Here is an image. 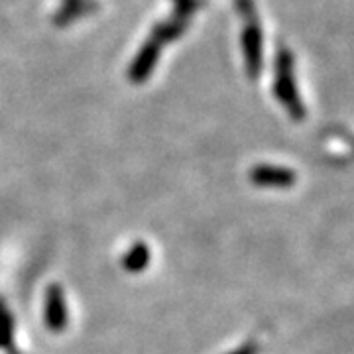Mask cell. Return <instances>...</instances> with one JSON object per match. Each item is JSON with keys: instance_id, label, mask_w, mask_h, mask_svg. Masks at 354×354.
Instances as JSON below:
<instances>
[{"instance_id": "3957f363", "label": "cell", "mask_w": 354, "mask_h": 354, "mask_svg": "<svg viewBox=\"0 0 354 354\" xmlns=\"http://www.w3.org/2000/svg\"><path fill=\"white\" fill-rule=\"evenodd\" d=\"M148 264H150V248H148L144 242H136V244L124 254V258H122L124 270H127V272H132V274L146 270Z\"/></svg>"}, {"instance_id": "277c9868", "label": "cell", "mask_w": 354, "mask_h": 354, "mask_svg": "<svg viewBox=\"0 0 354 354\" xmlns=\"http://www.w3.org/2000/svg\"><path fill=\"white\" fill-rule=\"evenodd\" d=\"M14 339V323L8 307L0 301V348H10Z\"/></svg>"}, {"instance_id": "6da1fadb", "label": "cell", "mask_w": 354, "mask_h": 354, "mask_svg": "<svg viewBox=\"0 0 354 354\" xmlns=\"http://www.w3.org/2000/svg\"><path fill=\"white\" fill-rule=\"evenodd\" d=\"M46 325L53 333H62L67 327V307L64 290L59 286H50L46 293Z\"/></svg>"}, {"instance_id": "7a4b0ae2", "label": "cell", "mask_w": 354, "mask_h": 354, "mask_svg": "<svg viewBox=\"0 0 354 354\" xmlns=\"http://www.w3.org/2000/svg\"><path fill=\"white\" fill-rule=\"evenodd\" d=\"M293 176L286 169L278 167H256L252 171V181L262 187H286L293 183Z\"/></svg>"}, {"instance_id": "5b68a950", "label": "cell", "mask_w": 354, "mask_h": 354, "mask_svg": "<svg viewBox=\"0 0 354 354\" xmlns=\"http://www.w3.org/2000/svg\"><path fill=\"white\" fill-rule=\"evenodd\" d=\"M256 351H254V346L252 344H246V346H241L239 351H234V353H230V354H254Z\"/></svg>"}]
</instances>
